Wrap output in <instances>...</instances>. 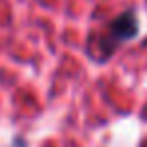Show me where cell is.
Returning a JSON list of instances; mask_svg holds the SVG:
<instances>
[{"label": "cell", "mask_w": 147, "mask_h": 147, "mask_svg": "<svg viewBox=\"0 0 147 147\" xmlns=\"http://www.w3.org/2000/svg\"><path fill=\"white\" fill-rule=\"evenodd\" d=\"M139 32V22L133 14H123L113 22V30L111 36L115 40H129L131 36H135Z\"/></svg>", "instance_id": "1"}]
</instances>
